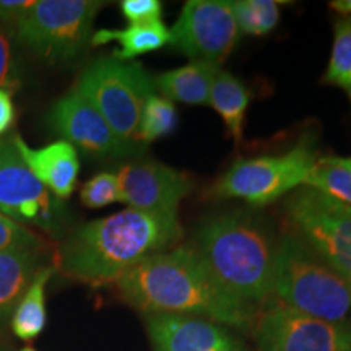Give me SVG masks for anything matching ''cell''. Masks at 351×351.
I'll list each match as a JSON object with an SVG mask.
<instances>
[{
	"label": "cell",
	"instance_id": "cell-24",
	"mask_svg": "<svg viewBox=\"0 0 351 351\" xmlns=\"http://www.w3.org/2000/svg\"><path fill=\"white\" fill-rule=\"evenodd\" d=\"M322 82L340 88L351 101V16L337 20L330 60Z\"/></svg>",
	"mask_w": 351,
	"mask_h": 351
},
{
	"label": "cell",
	"instance_id": "cell-21",
	"mask_svg": "<svg viewBox=\"0 0 351 351\" xmlns=\"http://www.w3.org/2000/svg\"><path fill=\"white\" fill-rule=\"evenodd\" d=\"M304 187L351 207V174L339 156H319L307 176Z\"/></svg>",
	"mask_w": 351,
	"mask_h": 351
},
{
	"label": "cell",
	"instance_id": "cell-28",
	"mask_svg": "<svg viewBox=\"0 0 351 351\" xmlns=\"http://www.w3.org/2000/svg\"><path fill=\"white\" fill-rule=\"evenodd\" d=\"M121 12L129 25L161 21L163 5L158 0H122Z\"/></svg>",
	"mask_w": 351,
	"mask_h": 351
},
{
	"label": "cell",
	"instance_id": "cell-32",
	"mask_svg": "<svg viewBox=\"0 0 351 351\" xmlns=\"http://www.w3.org/2000/svg\"><path fill=\"white\" fill-rule=\"evenodd\" d=\"M221 351H251V350L245 348V346H244L243 343H241V341H239L238 339H236L230 346H226V348L221 350Z\"/></svg>",
	"mask_w": 351,
	"mask_h": 351
},
{
	"label": "cell",
	"instance_id": "cell-12",
	"mask_svg": "<svg viewBox=\"0 0 351 351\" xmlns=\"http://www.w3.org/2000/svg\"><path fill=\"white\" fill-rule=\"evenodd\" d=\"M47 124L65 142L96 158L132 156L143 148L142 145L117 137L106 119L78 93L77 88L52 104Z\"/></svg>",
	"mask_w": 351,
	"mask_h": 351
},
{
	"label": "cell",
	"instance_id": "cell-14",
	"mask_svg": "<svg viewBox=\"0 0 351 351\" xmlns=\"http://www.w3.org/2000/svg\"><path fill=\"white\" fill-rule=\"evenodd\" d=\"M153 351H221L236 339L208 319L179 314L147 315Z\"/></svg>",
	"mask_w": 351,
	"mask_h": 351
},
{
	"label": "cell",
	"instance_id": "cell-10",
	"mask_svg": "<svg viewBox=\"0 0 351 351\" xmlns=\"http://www.w3.org/2000/svg\"><path fill=\"white\" fill-rule=\"evenodd\" d=\"M257 351H343L351 346V328L270 306L254 322Z\"/></svg>",
	"mask_w": 351,
	"mask_h": 351
},
{
	"label": "cell",
	"instance_id": "cell-2",
	"mask_svg": "<svg viewBox=\"0 0 351 351\" xmlns=\"http://www.w3.org/2000/svg\"><path fill=\"white\" fill-rule=\"evenodd\" d=\"M182 230L176 215L122 210L73 231L57 254V267L69 278L106 285L121 278L143 258L178 244Z\"/></svg>",
	"mask_w": 351,
	"mask_h": 351
},
{
	"label": "cell",
	"instance_id": "cell-30",
	"mask_svg": "<svg viewBox=\"0 0 351 351\" xmlns=\"http://www.w3.org/2000/svg\"><path fill=\"white\" fill-rule=\"evenodd\" d=\"M15 122V106H13L12 93L0 88V137L10 129Z\"/></svg>",
	"mask_w": 351,
	"mask_h": 351
},
{
	"label": "cell",
	"instance_id": "cell-23",
	"mask_svg": "<svg viewBox=\"0 0 351 351\" xmlns=\"http://www.w3.org/2000/svg\"><path fill=\"white\" fill-rule=\"evenodd\" d=\"M176 125H178V109L173 101L166 99L165 96L152 95L145 103L140 116L135 143L145 147L158 138L168 137L174 132Z\"/></svg>",
	"mask_w": 351,
	"mask_h": 351
},
{
	"label": "cell",
	"instance_id": "cell-6",
	"mask_svg": "<svg viewBox=\"0 0 351 351\" xmlns=\"http://www.w3.org/2000/svg\"><path fill=\"white\" fill-rule=\"evenodd\" d=\"M75 88L117 137L135 143L145 103L155 95L153 77L142 64L101 57L85 69Z\"/></svg>",
	"mask_w": 351,
	"mask_h": 351
},
{
	"label": "cell",
	"instance_id": "cell-13",
	"mask_svg": "<svg viewBox=\"0 0 351 351\" xmlns=\"http://www.w3.org/2000/svg\"><path fill=\"white\" fill-rule=\"evenodd\" d=\"M122 204L155 215H176L178 205L194 187L186 173L161 163H130L117 171Z\"/></svg>",
	"mask_w": 351,
	"mask_h": 351
},
{
	"label": "cell",
	"instance_id": "cell-25",
	"mask_svg": "<svg viewBox=\"0 0 351 351\" xmlns=\"http://www.w3.org/2000/svg\"><path fill=\"white\" fill-rule=\"evenodd\" d=\"M80 200L88 208H103L116 204V202H122L121 184L117 174L104 171V173L93 176L90 181L83 184Z\"/></svg>",
	"mask_w": 351,
	"mask_h": 351
},
{
	"label": "cell",
	"instance_id": "cell-26",
	"mask_svg": "<svg viewBox=\"0 0 351 351\" xmlns=\"http://www.w3.org/2000/svg\"><path fill=\"white\" fill-rule=\"evenodd\" d=\"M44 247H46V243L36 232L0 212V252H44Z\"/></svg>",
	"mask_w": 351,
	"mask_h": 351
},
{
	"label": "cell",
	"instance_id": "cell-33",
	"mask_svg": "<svg viewBox=\"0 0 351 351\" xmlns=\"http://www.w3.org/2000/svg\"><path fill=\"white\" fill-rule=\"evenodd\" d=\"M341 163H343L345 168L348 169L350 174H351V156L350 158H341Z\"/></svg>",
	"mask_w": 351,
	"mask_h": 351
},
{
	"label": "cell",
	"instance_id": "cell-34",
	"mask_svg": "<svg viewBox=\"0 0 351 351\" xmlns=\"http://www.w3.org/2000/svg\"><path fill=\"white\" fill-rule=\"evenodd\" d=\"M21 351H36V350H33V348H23Z\"/></svg>",
	"mask_w": 351,
	"mask_h": 351
},
{
	"label": "cell",
	"instance_id": "cell-20",
	"mask_svg": "<svg viewBox=\"0 0 351 351\" xmlns=\"http://www.w3.org/2000/svg\"><path fill=\"white\" fill-rule=\"evenodd\" d=\"M52 274L54 267H41L13 311L10 327L20 340H34L46 327V287Z\"/></svg>",
	"mask_w": 351,
	"mask_h": 351
},
{
	"label": "cell",
	"instance_id": "cell-27",
	"mask_svg": "<svg viewBox=\"0 0 351 351\" xmlns=\"http://www.w3.org/2000/svg\"><path fill=\"white\" fill-rule=\"evenodd\" d=\"M16 39L10 26L0 25V88L19 90L21 85V62L16 54Z\"/></svg>",
	"mask_w": 351,
	"mask_h": 351
},
{
	"label": "cell",
	"instance_id": "cell-9",
	"mask_svg": "<svg viewBox=\"0 0 351 351\" xmlns=\"http://www.w3.org/2000/svg\"><path fill=\"white\" fill-rule=\"evenodd\" d=\"M239 34L230 2L189 0L169 29V46L189 59L218 67L236 47Z\"/></svg>",
	"mask_w": 351,
	"mask_h": 351
},
{
	"label": "cell",
	"instance_id": "cell-16",
	"mask_svg": "<svg viewBox=\"0 0 351 351\" xmlns=\"http://www.w3.org/2000/svg\"><path fill=\"white\" fill-rule=\"evenodd\" d=\"M217 65L192 60L184 67L168 70L153 77L155 90L173 103L205 106L210 103V91L218 73Z\"/></svg>",
	"mask_w": 351,
	"mask_h": 351
},
{
	"label": "cell",
	"instance_id": "cell-1",
	"mask_svg": "<svg viewBox=\"0 0 351 351\" xmlns=\"http://www.w3.org/2000/svg\"><path fill=\"white\" fill-rule=\"evenodd\" d=\"M116 285L122 300L145 315H194L238 328L256 322L254 307L228 295L186 245L143 258Z\"/></svg>",
	"mask_w": 351,
	"mask_h": 351
},
{
	"label": "cell",
	"instance_id": "cell-35",
	"mask_svg": "<svg viewBox=\"0 0 351 351\" xmlns=\"http://www.w3.org/2000/svg\"><path fill=\"white\" fill-rule=\"evenodd\" d=\"M343 351H351V346H348V348H346V350H343Z\"/></svg>",
	"mask_w": 351,
	"mask_h": 351
},
{
	"label": "cell",
	"instance_id": "cell-19",
	"mask_svg": "<svg viewBox=\"0 0 351 351\" xmlns=\"http://www.w3.org/2000/svg\"><path fill=\"white\" fill-rule=\"evenodd\" d=\"M251 103V93L239 78L226 70H218L210 91V106L219 114L225 122L228 134L241 143L244 132L245 111Z\"/></svg>",
	"mask_w": 351,
	"mask_h": 351
},
{
	"label": "cell",
	"instance_id": "cell-18",
	"mask_svg": "<svg viewBox=\"0 0 351 351\" xmlns=\"http://www.w3.org/2000/svg\"><path fill=\"white\" fill-rule=\"evenodd\" d=\"M119 43V47L114 49L112 57L121 62H132L135 57L158 51L169 44V29L161 21L143 25H129L121 29H98L91 36L90 46H104L108 43Z\"/></svg>",
	"mask_w": 351,
	"mask_h": 351
},
{
	"label": "cell",
	"instance_id": "cell-5",
	"mask_svg": "<svg viewBox=\"0 0 351 351\" xmlns=\"http://www.w3.org/2000/svg\"><path fill=\"white\" fill-rule=\"evenodd\" d=\"M103 5L95 0H34L13 25V34L16 43L46 62H72L90 46Z\"/></svg>",
	"mask_w": 351,
	"mask_h": 351
},
{
	"label": "cell",
	"instance_id": "cell-29",
	"mask_svg": "<svg viewBox=\"0 0 351 351\" xmlns=\"http://www.w3.org/2000/svg\"><path fill=\"white\" fill-rule=\"evenodd\" d=\"M34 5V0H0V25L10 26Z\"/></svg>",
	"mask_w": 351,
	"mask_h": 351
},
{
	"label": "cell",
	"instance_id": "cell-7",
	"mask_svg": "<svg viewBox=\"0 0 351 351\" xmlns=\"http://www.w3.org/2000/svg\"><path fill=\"white\" fill-rule=\"evenodd\" d=\"M317 160L313 140L304 137L283 155L238 160L218 179L213 194L243 199L252 205H269L304 186Z\"/></svg>",
	"mask_w": 351,
	"mask_h": 351
},
{
	"label": "cell",
	"instance_id": "cell-31",
	"mask_svg": "<svg viewBox=\"0 0 351 351\" xmlns=\"http://www.w3.org/2000/svg\"><path fill=\"white\" fill-rule=\"evenodd\" d=\"M328 5L340 15H351V0H333Z\"/></svg>",
	"mask_w": 351,
	"mask_h": 351
},
{
	"label": "cell",
	"instance_id": "cell-22",
	"mask_svg": "<svg viewBox=\"0 0 351 351\" xmlns=\"http://www.w3.org/2000/svg\"><path fill=\"white\" fill-rule=\"evenodd\" d=\"M239 33L249 36H265L280 21V8L287 2L276 0H234L230 2Z\"/></svg>",
	"mask_w": 351,
	"mask_h": 351
},
{
	"label": "cell",
	"instance_id": "cell-3",
	"mask_svg": "<svg viewBox=\"0 0 351 351\" xmlns=\"http://www.w3.org/2000/svg\"><path fill=\"white\" fill-rule=\"evenodd\" d=\"M195 252L215 282L238 301L254 307L274 296L276 247L251 218H210L197 234Z\"/></svg>",
	"mask_w": 351,
	"mask_h": 351
},
{
	"label": "cell",
	"instance_id": "cell-17",
	"mask_svg": "<svg viewBox=\"0 0 351 351\" xmlns=\"http://www.w3.org/2000/svg\"><path fill=\"white\" fill-rule=\"evenodd\" d=\"M41 258L43 252L38 251L0 252V326L12 317L41 269Z\"/></svg>",
	"mask_w": 351,
	"mask_h": 351
},
{
	"label": "cell",
	"instance_id": "cell-15",
	"mask_svg": "<svg viewBox=\"0 0 351 351\" xmlns=\"http://www.w3.org/2000/svg\"><path fill=\"white\" fill-rule=\"evenodd\" d=\"M13 142L26 166L47 191L62 200L73 194L80 173V160L73 145L59 140L46 147L32 148L19 134H13Z\"/></svg>",
	"mask_w": 351,
	"mask_h": 351
},
{
	"label": "cell",
	"instance_id": "cell-4",
	"mask_svg": "<svg viewBox=\"0 0 351 351\" xmlns=\"http://www.w3.org/2000/svg\"><path fill=\"white\" fill-rule=\"evenodd\" d=\"M274 296L309 317L341 326L351 320L348 282L300 236H285L276 245Z\"/></svg>",
	"mask_w": 351,
	"mask_h": 351
},
{
	"label": "cell",
	"instance_id": "cell-8",
	"mask_svg": "<svg viewBox=\"0 0 351 351\" xmlns=\"http://www.w3.org/2000/svg\"><path fill=\"white\" fill-rule=\"evenodd\" d=\"M287 210L300 238L351 287V207L304 187L291 195Z\"/></svg>",
	"mask_w": 351,
	"mask_h": 351
},
{
	"label": "cell",
	"instance_id": "cell-11",
	"mask_svg": "<svg viewBox=\"0 0 351 351\" xmlns=\"http://www.w3.org/2000/svg\"><path fill=\"white\" fill-rule=\"evenodd\" d=\"M59 204L29 171L13 135L0 138V212L23 225L54 230Z\"/></svg>",
	"mask_w": 351,
	"mask_h": 351
}]
</instances>
